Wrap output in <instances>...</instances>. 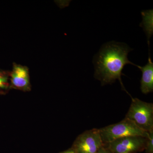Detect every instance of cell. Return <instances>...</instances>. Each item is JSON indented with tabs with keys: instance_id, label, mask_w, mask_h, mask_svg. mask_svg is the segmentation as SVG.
Here are the masks:
<instances>
[{
	"instance_id": "1",
	"label": "cell",
	"mask_w": 153,
	"mask_h": 153,
	"mask_svg": "<svg viewBox=\"0 0 153 153\" xmlns=\"http://www.w3.org/2000/svg\"><path fill=\"white\" fill-rule=\"evenodd\" d=\"M132 50L126 44L114 41L102 45L94 58L96 79L100 80L102 85L111 84L118 79L126 91L121 80L124 67L127 64L138 68L140 66L132 63L128 58L129 52Z\"/></svg>"
},
{
	"instance_id": "2",
	"label": "cell",
	"mask_w": 153,
	"mask_h": 153,
	"mask_svg": "<svg viewBox=\"0 0 153 153\" xmlns=\"http://www.w3.org/2000/svg\"><path fill=\"white\" fill-rule=\"evenodd\" d=\"M104 146L115 140L131 136L147 138L149 132L140 128L134 123L126 118L118 123L99 129Z\"/></svg>"
},
{
	"instance_id": "3",
	"label": "cell",
	"mask_w": 153,
	"mask_h": 153,
	"mask_svg": "<svg viewBox=\"0 0 153 153\" xmlns=\"http://www.w3.org/2000/svg\"><path fill=\"white\" fill-rule=\"evenodd\" d=\"M131 98V104L125 118L133 122L145 131H153V103L137 98Z\"/></svg>"
},
{
	"instance_id": "4",
	"label": "cell",
	"mask_w": 153,
	"mask_h": 153,
	"mask_svg": "<svg viewBox=\"0 0 153 153\" xmlns=\"http://www.w3.org/2000/svg\"><path fill=\"white\" fill-rule=\"evenodd\" d=\"M103 146L99 130L94 128L79 135L71 148L76 153H97Z\"/></svg>"
},
{
	"instance_id": "5",
	"label": "cell",
	"mask_w": 153,
	"mask_h": 153,
	"mask_svg": "<svg viewBox=\"0 0 153 153\" xmlns=\"http://www.w3.org/2000/svg\"><path fill=\"white\" fill-rule=\"evenodd\" d=\"M147 138L140 136L125 137L105 145L112 153H132L142 152L146 148Z\"/></svg>"
},
{
	"instance_id": "6",
	"label": "cell",
	"mask_w": 153,
	"mask_h": 153,
	"mask_svg": "<svg viewBox=\"0 0 153 153\" xmlns=\"http://www.w3.org/2000/svg\"><path fill=\"white\" fill-rule=\"evenodd\" d=\"M10 81L12 89L24 92L31 90L30 72L27 66L13 63L12 70L10 72Z\"/></svg>"
},
{
	"instance_id": "7",
	"label": "cell",
	"mask_w": 153,
	"mask_h": 153,
	"mask_svg": "<svg viewBox=\"0 0 153 153\" xmlns=\"http://www.w3.org/2000/svg\"><path fill=\"white\" fill-rule=\"evenodd\" d=\"M150 53V48H149V57L147 63L144 66H139L138 68L142 72L140 81V89L144 94H148L152 92L153 91V63Z\"/></svg>"
},
{
	"instance_id": "8",
	"label": "cell",
	"mask_w": 153,
	"mask_h": 153,
	"mask_svg": "<svg viewBox=\"0 0 153 153\" xmlns=\"http://www.w3.org/2000/svg\"><path fill=\"white\" fill-rule=\"evenodd\" d=\"M11 89L10 71L0 69V95L6 94Z\"/></svg>"
},
{
	"instance_id": "9",
	"label": "cell",
	"mask_w": 153,
	"mask_h": 153,
	"mask_svg": "<svg viewBox=\"0 0 153 153\" xmlns=\"http://www.w3.org/2000/svg\"><path fill=\"white\" fill-rule=\"evenodd\" d=\"M145 150L146 153H153V131L149 132Z\"/></svg>"
},
{
	"instance_id": "10",
	"label": "cell",
	"mask_w": 153,
	"mask_h": 153,
	"mask_svg": "<svg viewBox=\"0 0 153 153\" xmlns=\"http://www.w3.org/2000/svg\"><path fill=\"white\" fill-rule=\"evenodd\" d=\"M112 153L111 152H110L104 146L102 147L98 151V153Z\"/></svg>"
},
{
	"instance_id": "11",
	"label": "cell",
	"mask_w": 153,
	"mask_h": 153,
	"mask_svg": "<svg viewBox=\"0 0 153 153\" xmlns=\"http://www.w3.org/2000/svg\"><path fill=\"white\" fill-rule=\"evenodd\" d=\"M60 153H75V151L74 150L72 149V148H70V149H68L67 150L64 151V152H62Z\"/></svg>"
}]
</instances>
